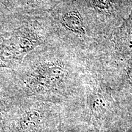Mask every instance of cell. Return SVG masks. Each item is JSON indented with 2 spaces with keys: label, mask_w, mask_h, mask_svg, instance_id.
<instances>
[{
  "label": "cell",
  "mask_w": 132,
  "mask_h": 132,
  "mask_svg": "<svg viewBox=\"0 0 132 132\" xmlns=\"http://www.w3.org/2000/svg\"><path fill=\"white\" fill-rule=\"evenodd\" d=\"M43 32L39 26L11 14L0 27V69L19 68L24 57L43 44Z\"/></svg>",
  "instance_id": "cell-1"
},
{
  "label": "cell",
  "mask_w": 132,
  "mask_h": 132,
  "mask_svg": "<svg viewBox=\"0 0 132 132\" xmlns=\"http://www.w3.org/2000/svg\"><path fill=\"white\" fill-rule=\"evenodd\" d=\"M89 106L94 125L97 132H98L107 111L106 101L100 94H94L89 97Z\"/></svg>",
  "instance_id": "cell-2"
},
{
  "label": "cell",
  "mask_w": 132,
  "mask_h": 132,
  "mask_svg": "<svg viewBox=\"0 0 132 132\" xmlns=\"http://www.w3.org/2000/svg\"><path fill=\"white\" fill-rule=\"evenodd\" d=\"M20 129L23 132H29L34 130L40 122V114L35 110L26 111L21 118Z\"/></svg>",
  "instance_id": "cell-3"
},
{
  "label": "cell",
  "mask_w": 132,
  "mask_h": 132,
  "mask_svg": "<svg viewBox=\"0 0 132 132\" xmlns=\"http://www.w3.org/2000/svg\"><path fill=\"white\" fill-rule=\"evenodd\" d=\"M63 21L66 27L71 31L79 34L85 33L81 19L77 12H72L67 14L64 16Z\"/></svg>",
  "instance_id": "cell-4"
},
{
  "label": "cell",
  "mask_w": 132,
  "mask_h": 132,
  "mask_svg": "<svg viewBox=\"0 0 132 132\" xmlns=\"http://www.w3.org/2000/svg\"><path fill=\"white\" fill-rule=\"evenodd\" d=\"M118 36L123 37V40H126L132 46V10L131 14L127 19H125L123 24L118 28Z\"/></svg>",
  "instance_id": "cell-5"
},
{
  "label": "cell",
  "mask_w": 132,
  "mask_h": 132,
  "mask_svg": "<svg viewBox=\"0 0 132 132\" xmlns=\"http://www.w3.org/2000/svg\"><path fill=\"white\" fill-rule=\"evenodd\" d=\"M95 6L102 9H108L111 4V0H94Z\"/></svg>",
  "instance_id": "cell-6"
},
{
  "label": "cell",
  "mask_w": 132,
  "mask_h": 132,
  "mask_svg": "<svg viewBox=\"0 0 132 132\" xmlns=\"http://www.w3.org/2000/svg\"><path fill=\"white\" fill-rule=\"evenodd\" d=\"M127 75H128V79H129L130 81L132 82V66L129 69H128L127 72Z\"/></svg>",
  "instance_id": "cell-7"
},
{
  "label": "cell",
  "mask_w": 132,
  "mask_h": 132,
  "mask_svg": "<svg viewBox=\"0 0 132 132\" xmlns=\"http://www.w3.org/2000/svg\"><path fill=\"white\" fill-rule=\"evenodd\" d=\"M127 132H132V128H130V129L128 130V131Z\"/></svg>",
  "instance_id": "cell-8"
},
{
  "label": "cell",
  "mask_w": 132,
  "mask_h": 132,
  "mask_svg": "<svg viewBox=\"0 0 132 132\" xmlns=\"http://www.w3.org/2000/svg\"><path fill=\"white\" fill-rule=\"evenodd\" d=\"M0 27H1V26H0Z\"/></svg>",
  "instance_id": "cell-9"
}]
</instances>
